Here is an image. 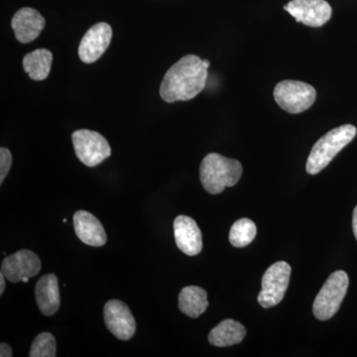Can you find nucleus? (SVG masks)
<instances>
[{
    "instance_id": "12",
    "label": "nucleus",
    "mask_w": 357,
    "mask_h": 357,
    "mask_svg": "<svg viewBox=\"0 0 357 357\" xmlns=\"http://www.w3.org/2000/svg\"><path fill=\"white\" fill-rule=\"evenodd\" d=\"M176 244L182 252L189 256L199 255L203 249L201 229L192 218L178 215L174 220Z\"/></svg>"
},
{
    "instance_id": "19",
    "label": "nucleus",
    "mask_w": 357,
    "mask_h": 357,
    "mask_svg": "<svg viewBox=\"0 0 357 357\" xmlns=\"http://www.w3.org/2000/svg\"><path fill=\"white\" fill-rule=\"evenodd\" d=\"M257 229L249 218H241L234 223L229 231V243L234 248H245L255 241Z\"/></svg>"
},
{
    "instance_id": "14",
    "label": "nucleus",
    "mask_w": 357,
    "mask_h": 357,
    "mask_svg": "<svg viewBox=\"0 0 357 357\" xmlns=\"http://www.w3.org/2000/svg\"><path fill=\"white\" fill-rule=\"evenodd\" d=\"M75 231L79 241L88 245L100 248L107 243V234L102 222L86 211H77L74 215Z\"/></svg>"
},
{
    "instance_id": "5",
    "label": "nucleus",
    "mask_w": 357,
    "mask_h": 357,
    "mask_svg": "<svg viewBox=\"0 0 357 357\" xmlns=\"http://www.w3.org/2000/svg\"><path fill=\"white\" fill-rule=\"evenodd\" d=\"M275 102L289 114H298L306 112L316 102L317 91L311 84L304 82L286 79L274 89Z\"/></svg>"
},
{
    "instance_id": "21",
    "label": "nucleus",
    "mask_w": 357,
    "mask_h": 357,
    "mask_svg": "<svg viewBox=\"0 0 357 357\" xmlns=\"http://www.w3.org/2000/svg\"><path fill=\"white\" fill-rule=\"evenodd\" d=\"M13 165V155L7 148H0V184L3 183Z\"/></svg>"
},
{
    "instance_id": "3",
    "label": "nucleus",
    "mask_w": 357,
    "mask_h": 357,
    "mask_svg": "<svg viewBox=\"0 0 357 357\" xmlns=\"http://www.w3.org/2000/svg\"><path fill=\"white\" fill-rule=\"evenodd\" d=\"M356 133V126L345 124L328 131L326 135L319 138L312 146L311 153L307 160V173L310 175H316L323 171L333 159L354 139Z\"/></svg>"
},
{
    "instance_id": "24",
    "label": "nucleus",
    "mask_w": 357,
    "mask_h": 357,
    "mask_svg": "<svg viewBox=\"0 0 357 357\" xmlns=\"http://www.w3.org/2000/svg\"><path fill=\"white\" fill-rule=\"evenodd\" d=\"M6 276L3 274H0V295H2L4 292V289H6Z\"/></svg>"
},
{
    "instance_id": "20",
    "label": "nucleus",
    "mask_w": 357,
    "mask_h": 357,
    "mask_svg": "<svg viewBox=\"0 0 357 357\" xmlns=\"http://www.w3.org/2000/svg\"><path fill=\"white\" fill-rule=\"evenodd\" d=\"M56 340L50 333L37 335L30 349V357H55L57 347Z\"/></svg>"
},
{
    "instance_id": "9",
    "label": "nucleus",
    "mask_w": 357,
    "mask_h": 357,
    "mask_svg": "<svg viewBox=\"0 0 357 357\" xmlns=\"http://www.w3.org/2000/svg\"><path fill=\"white\" fill-rule=\"evenodd\" d=\"M42 264L38 256L28 249H21L13 255L4 258L1 264V273L7 280L17 283L23 278H32L41 270Z\"/></svg>"
},
{
    "instance_id": "6",
    "label": "nucleus",
    "mask_w": 357,
    "mask_h": 357,
    "mask_svg": "<svg viewBox=\"0 0 357 357\" xmlns=\"http://www.w3.org/2000/svg\"><path fill=\"white\" fill-rule=\"evenodd\" d=\"M77 159L88 167L100 165L112 155L107 140L96 131L79 129L72 135Z\"/></svg>"
},
{
    "instance_id": "7",
    "label": "nucleus",
    "mask_w": 357,
    "mask_h": 357,
    "mask_svg": "<svg viewBox=\"0 0 357 357\" xmlns=\"http://www.w3.org/2000/svg\"><path fill=\"white\" fill-rule=\"evenodd\" d=\"M290 265L279 261L271 265L262 278V290L258 295V302L265 309L277 306L283 300L291 277Z\"/></svg>"
},
{
    "instance_id": "16",
    "label": "nucleus",
    "mask_w": 357,
    "mask_h": 357,
    "mask_svg": "<svg viewBox=\"0 0 357 357\" xmlns=\"http://www.w3.org/2000/svg\"><path fill=\"white\" fill-rule=\"evenodd\" d=\"M246 335L244 326L234 319H225L211 331L208 342L213 347H230L243 342Z\"/></svg>"
},
{
    "instance_id": "1",
    "label": "nucleus",
    "mask_w": 357,
    "mask_h": 357,
    "mask_svg": "<svg viewBox=\"0 0 357 357\" xmlns=\"http://www.w3.org/2000/svg\"><path fill=\"white\" fill-rule=\"evenodd\" d=\"M208 79V69L198 56L187 55L166 73L160 96L166 102H187L203 91Z\"/></svg>"
},
{
    "instance_id": "15",
    "label": "nucleus",
    "mask_w": 357,
    "mask_h": 357,
    "mask_svg": "<svg viewBox=\"0 0 357 357\" xmlns=\"http://www.w3.org/2000/svg\"><path fill=\"white\" fill-rule=\"evenodd\" d=\"M35 297L40 311L45 316H53L60 307V289L55 274H47L35 286Z\"/></svg>"
},
{
    "instance_id": "18",
    "label": "nucleus",
    "mask_w": 357,
    "mask_h": 357,
    "mask_svg": "<svg viewBox=\"0 0 357 357\" xmlns=\"http://www.w3.org/2000/svg\"><path fill=\"white\" fill-rule=\"evenodd\" d=\"M53 54L47 49H38L23 58V68L34 81H43L50 74Z\"/></svg>"
},
{
    "instance_id": "11",
    "label": "nucleus",
    "mask_w": 357,
    "mask_h": 357,
    "mask_svg": "<svg viewBox=\"0 0 357 357\" xmlns=\"http://www.w3.org/2000/svg\"><path fill=\"white\" fill-rule=\"evenodd\" d=\"M112 38V29L107 23L91 26L82 39L79 46V57L86 64L95 63L109 48Z\"/></svg>"
},
{
    "instance_id": "8",
    "label": "nucleus",
    "mask_w": 357,
    "mask_h": 357,
    "mask_svg": "<svg viewBox=\"0 0 357 357\" xmlns=\"http://www.w3.org/2000/svg\"><path fill=\"white\" fill-rule=\"evenodd\" d=\"M297 22L321 27L332 17V7L326 0H291L284 6Z\"/></svg>"
},
{
    "instance_id": "13",
    "label": "nucleus",
    "mask_w": 357,
    "mask_h": 357,
    "mask_svg": "<svg viewBox=\"0 0 357 357\" xmlns=\"http://www.w3.org/2000/svg\"><path fill=\"white\" fill-rule=\"evenodd\" d=\"M46 21L36 9L24 7L14 14L11 26L16 39L21 43H30L39 36Z\"/></svg>"
},
{
    "instance_id": "23",
    "label": "nucleus",
    "mask_w": 357,
    "mask_h": 357,
    "mask_svg": "<svg viewBox=\"0 0 357 357\" xmlns=\"http://www.w3.org/2000/svg\"><path fill=\"white\" fill-rule=\"evenodd\" d=\"M352 229H354V236L357 241V206L354 211V215H352Z\"/></svg>"
},
{
    "instance_id": "4",
    "label": "nucleus",
    "mask_w": 357,
    "mask_h": 357,
    "mask_svg": "<svg viewBox=\"0 0 357 357\" xmlns=\"http://www.w3.org/2000/svg\"><path fill=\"white\" fill-rule=\"evenodd\" d=\"M349 279L344 271H335L328 277L312 305L314 317L319 321H328L340 310L347 295Z\"/></svg>"
},
{
    "instance_id": "2",
    "label": "nucleus",
    "mask_w": 357,
    "mask_h": 357,
    "mask_svg": "<svg viewBox=\"0 0 357 357\" xmlns=\"http://www.w3.org/2000/svg\"><path fill=\"white\" fill-rule=\"evenodd\" d=\"M243 175V165L237 160L227 158L218 153L204 157L199 168L201 183L211 195L220 194L225 188L234 187Z\"/></svg>"
},
{
    "instance_id": "17",
    "label": "nucleus",
    "mask_w": 357,
    "mask_h": 357,
    "mask_svg": "<svg viewBox=\"0 0 357 357\" xmlns=\"http://www.w3.org/2000/svg\"><path fill=\"white\" fill-rule=\"evenodd\" d=\"M208 307V293L198 286L183 288L178 295V309L190 318H198Z\"/></svg>"
},
{
    "instance_id": "22",
    "label": "nucleus",
    "mask_w": 357,
    "mask_h": 357,
    "mask_svg": "<svg viewBox=\"0 0 357 357\" xmlns=\"http://www.w3.org/2000/svg\"><path fill=\"white\" fill-rule=\"evenodd\" d=\"M13 356V349H11L10 345L2 342V344H0V356L11 357Z\"/></svg>"
},
{
    "instance_id": "10",
    "label": "nucleus",
    "mask_w": 357,
    "mask_h": 357,
    "mask_svg": "<svg viewBox=\"0 0 357 357\" xmlns=\"http://www.w3.org/2000/svg\"><path fill=\"white\" fill-rule=\"evenodd\" d=\"M105 321L107 330L115 337L128 340L136 331V321L126 303L110 300L105 306Z\"/></svg>"
},
{
    "instance_id": "25",
    "label": "nucleus",
    "mask_w": 357,
    "mask_h": 357,
    "mask_svg": "<svg viewBox=\"0 0 357 357\" xmlns=\"http://www.w3.org/2000/svg\"><path fill=\"white\" fill-rule=\"evenodd\" d=\"M204 67L206 68V69H208V67H210V66H211L210 61L204 60Z\"/></svg>"
}]
</instances>
